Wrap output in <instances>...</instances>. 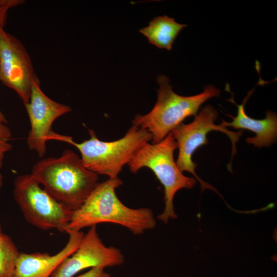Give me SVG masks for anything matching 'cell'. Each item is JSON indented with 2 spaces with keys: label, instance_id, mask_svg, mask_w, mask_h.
Wrapping results in <instances>:
<instances>
[{
  "label": "cell",
  "instance_id": "1",
  "mask_svg": "<svg viewBox=\"0 0 277 277\" xmlns=\"http://www.w3.org/2000/svg\"><path fill=\"white\" fill-rule=\"evenodd\" d=\"M122 184L118 177L99 183L84 204L73 211L67 234L103 223L120 225L135 235L153 229L156 223L151 209L129 208L119 200L115 190Z\"/></svg>",
  "mask_w": 277,
  "mask_h": 277
},
{
  "label": "cell",
  "instance_id": "2",
  "mask_svg": "<svg viewBox=\"0 0 277 277\" xmlns=\"http://www.w3.org/2000/svg\"><path fill=\"white\" fill-rule=\"evenodd\" d=\"M31 174L56 201L74 211L98 184V175L87 169L81 157L70 149L57 157L42 159Z\"/></svg>",
  "mask_w": 277,
  "mask_h": 277
},
{
  "label": "cell",
  "instance_id": "3",
  "mask_svg": "<svg viewBox=\"0 0 277 277\" xmlns=\"http://www.w3.org/2000/svg\"><path fill=\"white\" fill-rule=\"evenodd\" d=\"M89 139L81 143H76L72 137L54 131L49 140H58L74 146L80 151L83 163L87 169L109 178L117 177L123 166L130 162L136 151L152 140L150 132L133 125L123 137L114 141L100 140L92 130H89Z\"/></svg>",
  "mask_w": 277,
  "mask_h": 277
},
{
  "label": "cell",
  "instance_id": "4",
  "mask_svg": "<svg viewBox=\"0 0 277 277\" xmlns=\"http://www.w3.org/2000/svg\"><path fill=\"white\" fill-rule=\"evenodd\" d=\"M157 82L159 88L154 107L146 114L136 115L132 121V125L151 133L153 144L163 140L188 116H195L205 102L220 94L219 89L208 85L202 93L184 96L173 91L167 76L159 75Z\"/></svg>",
  "mask_w": 277,
  "mask_h": 277
},
{
  "label": "cell",
  "instance_id": "5",
  "mask_svg": "<svg viewBox=\"0 0 277 277\" xmlns=\"http://www.w3.org/2000/svg\"><path fill=\"white\" fill-rule=\"evenodd\" d=\"M176 148L177 143L170 132L159 143H145L128 164L133 173L144 167L149 168L163 185L165 206L157 218L165 224L177 217L173 203L175 193L183 188H192L196 183L195 179L185 176L177 167L173 157Z\"/></svg>",
  "mask_w": 277,
  "mask_h": 277
},
{
  "label": "cell",
  "instance_id": "6",
  "mask_svg": "<svg viewBox=\"0 0 277 277\" xmlns=\"http://www.w3.org/2000/svg\"><path fill=\"white\" fill-rule=\"evenodd\" d=\"M13 196L25 219L42 230L56 229L68 233L73 211L53 198L31 174L17 176Z\"/></svg>",
  "mask_w": 277,
  "mask_h": 277
},
{
  "label": "cell",
  "instance_id": "7",
  "mask_svg": "<svg viewBox=\"0 0 277 277\" xmlns=\"http://www.w3.org/2000/svg\"><path fill=\"white\" fill-rule=\"evenodd\" d=\"M217 114V111L212 106L207 105L202 108L191 123L188 124L182 123L171 132L179 148L176 162L177 167L182 172L187 171L193 174L200 182L202 191L209 189L217 192L213 186L203 181L196 174L195 168L197 164L192 160L194 152L200 147L208 144L207 135L210 131L216 130L224 132L231 140L232 146L231 161L228 165V169H231L233 156L236 152L235 144L243 132V130L238 132L229 131L220 125H215L214 122Z\"/></svg>",
  "mask_w": 277,
  "mask_h": 277
},
{
  "label": "cell",
  "instance_id": "8",
  "mask_svg": "<svg viewBox=\"0 0 277 277\" xmlns=\"http://www.w3.org/2000/svg\"><path fill=\"white\" fill-rule=\"evenodd\" d=\"M31 59L22 43L0 26V81L13 90L26 105L32 81L37 77Z\"/></svg>",
  "mask_w": 277,
  "mask_h": 277
},
{
  "label": "cell",
  "instance_id": "9",
  "mask_svg": "<svg viewBox=\"0 0 277 277\" xmlns=\"http://www.w3.org/2000/svg\"><path fill=\"white\" fill-rule=\"evenodd\" d=\"M124 261L119 249L107 247L103 243L94 225L84 233L75 251L61 262L50 277H73L87 268L112 267L121 265Z\"/></svg>",
  "mask_w": 277,
  "mask_h": 277
},
{
  "label": "cell",
  "instance_id": "10",
  "mask_svg": "<svg viewBox=\"0 0 277 277\" xmlns=\"http://www.w3.org/2000/svg\"><path fill=\"white\" fill-rule=\"evenodd\" d=\"M30 123L27 144L30 150L43 157L46 151V143L51 133L53 122L59 117L72 110L67 105L49 98L42 90L37 77L32 82L29 101L25 106Z\"/></svg>",
  "mask_w": 277,
  "mask_h": 277
},
{
  "label": "cell",
  "instance_id": "11",
  "mask_svg": "<svg viewBox=\"0 0 277 277\" xmlns=\"http://www.w3.org/2000/svg\"><path fill=\"white\" fill-rule=\"evenodd\" d=\"M69 240L58 252L50 255L47 252H21L12 277H50L66 258L78 247L84 233L81 231H70Z\"/></svg>",
  "mask_w": 277,
  "mask_h": 277
},
{
  "label": "cell",
  "instance_id": "12",
  "mask_svg": "<svg viewBox=\"0 0 277 277\" xmlns=\"http://www.w3.org/2000/svg\"><path fill=\"white\" fill-rule=\"evenodd\" d=\"M254 89L249 91L242 104L238 105L233 98L232 92L231 98L227 101L234 104L238 107V113L236 116L230 114L227 115L231 117L233 120L228 122L222 120L220 125L223 127H232L235 129L249 130L255 133V136L248 137L246 142L252 144L255 147L259 148L269 147L276 142L277 136V116L276 114L272 111L268 110L266 113L265 118L262 120H256L249 117L245 111V105L248 98L253 93Z\"/></svg>",
  "mask_w": 277,
  "mask_h": 277
},
{
  "label": "cell",
  "instance_id": "13",
  "mask_svg": "<svg viewBox=\"0 0 277 277\" xmlns=\"http://www.w3.org/2000/svg\"><path fill=\"white\" fill-rule=\"evenodd\" d=\"M185 24L176 22L173 18L166 15L154 18L147 27L140 30V32L148 38L150 43L159 48L172 49V45L179 32Z\"/></svg>",
  "mask_w": 277,
  "mask_h": 277
},
{
  "label": "cell",
  "instance_id": "14",
  "mask_svg": "<svg viewBox=\"0 0 277 277\" xmlns=\"http://www.w3.org/2000/svg\"><path fill=\"white\" fill-rule=\"evenodd\" d=\"M20 253L7 234L0 232V277H12Z\"/></svg>",
  "mask_w": 277,
  "mask_h": 277
},
{
  "label": "cell",
  "instance_id": "15",
  "mask_svg": "<svg viewBox=\"0 0 277 277\" xmlns=\"http://www.w3.org/2000/svg\"><path fill=\"white\" fill-rule=\"evenodd\" d=\"M11 137V130L6 124L0 123V169L3 166L5 154L12 148L9 143Z\"/></svg>",
  "mask_w": 277,
  "mask_h": 277
},
{
  "label": "cell",
  "instance_id": "16",
  "mask_svg": "<svg viewBox=\"0 0 277 277\" xmlns=\"http://www.w3.org/2000/svg\"><path fill=\"white\" fill-rule=\"evenodd\" d=\"M105 269L101 267L92 268L76 277H111L110 274L106 272Z\"/></svg>",
  "mask_w": 277,
  "mask_h": 277
},
{
  "label": "cell",
  "instance_id": "17",
  "mask_svg": "<svg viewBox=\"0 0 277 277\" xmlns=\"http://www.w3.org/2000/svg\"><path fill=\"white\" fill-rule=\"evenodd\" d=\"M0 123L8 124L7 120L4 114L0 110Z\"/></svg>",
  "mask_w": 277,
  "mask_h": 277
},
{
  "label": "cell",
  "instance_id": "18",
  "mask_svg": "<svg viewBox=\"0 0 277 277\" xmlns=\"http://www.w3.org/2000/svg\"><path fill=\"white\" fill-rule=\"evenodd\" d=\"M6 23V20L0 18V26L4 27Z\"/></svg>",
  "mask_w": 277,
  "mask_h": 277
},
{
  "label": "cell",
  "instance_id": "19",
  "mask_svg": "<svg viewBox=\"0 0 277 277\" xmlns=\"http://www.w3.org/2000/svg\"><path fill=\"white\" fill-rule=\"evenodd\" d=\"M3 185V177L1 173L0 172V188L2 187Z\"/></svg>",
  "mask_w": 277,
  "mask_h": 277
},
{
  "label": "cell",
  "instance_id": "20",
  "mask_svg": "<svg viewBox=\"0 0 277 277\" xmlns=\"http://www.w3.org/2000/svg\"><path fill=\"white\" fill-rule=\"evenodd\" d=\"M0 232H2L1 223H0Z\"/></svg>",
  "mask_w": 277,
  "mask_h": 277
}]
</instances>
